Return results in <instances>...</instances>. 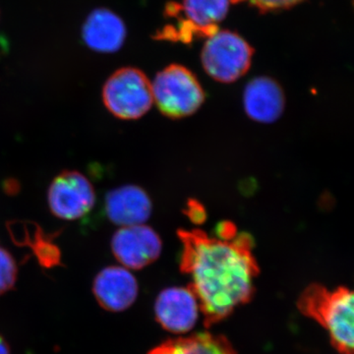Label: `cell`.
Listing matches in <instances>:
<instances>
[{"label":"cell","mask_w":354,"mask_h":354,"mask_svg":"<svg viewBox=\"0 0 354 354\" xmlns=\"http://www.w3.org/2000/svg\"><path fill=\"white\" fill-rule=\"evenodd\" d=\"M283 88L269 77H257L246 85L243 94L245 113L257 122L272 123L285 109Z\"/></svg>","instance_id":"12"},{"label":"cell","mask_w":354,"mask_h":354,"mask_svg":"<svg viewBox=\"0 0 354 354\" xmlns=\"http://www.w3.org/2000/svg\"><path fill=\"white\" fill-rule=\"evenodd\" d=\"M48 203L51 214L60 220H79L94 208V186L80 171L60 172L48 186Z\"/></svg>","instance_id":"7"},{"label":"cell","mask_w":354,"mask_h":354,"mask_svg":"<svg viewBox=\"0 0 354 354\" xmlns=\"http://www.w3.org/2000/svg\"><path fill=\"white\" fill-rule=\"evenodd\" d=\"M127 38V28L116 14L108 9H97L88 16L83 27V39L88 48L97 53L120 50Z\"/></svg>","instance_id":"13"},{"label":"cell","mask_w":354,"mask_h":354,"mask_svg":"<svg viewBox=\"0 0 354 354\" xmlns=\"http://www.w3.org/2000/svg\"><path fill=\"white\" fill-rule=\"evenodd\" d=\"M152 92L160 113L171 118L192 115L205 101L204 90L196 77L178 64L169 65L157 74Z\"/></svg>","instance_id":"4"},{"label":"cell","mask_w":354,"mask_h":354,"mask_svg":"<svg viewBox=\"0 0 354 354\" xmlns=\"http://www.w3.org/2000/svg\"><path fill=\"white\" fill-rule=\"evenodd\" d=\"M149 354H236L232 344L221 335L201 333L172 339L153 348Z\"/></svg>","instance_id":"14"},{"label":"cell","mask_w":354,"mask_h":354,"mask_svg":"<svg viewBox=\"0 0 354 354\" xmlns=\"http://www.w3.org/2000/svg\"><path fill=\"white\" fill-rule=\"evenodd\" d=\"M93 291L102 308L111 312L124 311L138 297V281L123 266H109L95 278Z\"/></svg>","instance_id":"10"},{"label":"cell","mask_w":354,"mask_h":354,"mask_svg":"<svg viewBox=\"0 0 354 354\" xmlns=\"http://www.w3.org/2000/svg\"><path fill=\"white\" fill-rule=\"evenodd\" d=\"M230 1H232V2H239V1H242V0H230Z\"/></svg>","instance_id":"18"},{"label":"cell","mask_w":354,"mask_h":354,"mask_svg":"<svg viewBox=\"0 0 354 354\" xmlns=\"http://www.w3.org/2000/svg\"><path fill=\"white\" fill-rule=\"evenodd\" d=\"M253 48L230 31H216L207 38L201 59L205 71L221 83L239 80L250 68Z\"/></svg>","instance_id":"6"},{"label":"cell","mask_w":354,"mask_h":354,"mask_svg":"<svg viewBox=\"0 0 354 354\" xmlns=\"http://www.w3.org/2000/svg\"><path fill=\"white\" fill-rule=\"evenodd\" d=\"M18 268L8 250L0 246V295L12 290L17 281Z\"/></svg>","instance_id":"15"},{"label":"cell","mask_w":354,"mask_h":354,"mask_svg":"<svg viewBox=\"0 0 354 354\" xmlns=\"http://www.w3.org/2000/svg\"><path fill=\"white\" fill-rule=\"evenodd\" d=\"M104 211L114 225L131 227L144 225L150 218L153 204L143 188L128 184L108 192L104 199Z\"/></svg>","instance_id":"11"},{"label":"cell","mask_w":354,"mask_h":354,"mask_svg":"<svg viewBox=\"0 0 354 354\" xmlns=\"http://www.w3.org/2000/svg\"><path fill=\"white\" fill-rule=\"evenodd\" d=\"M353 292L346 288L329 290L311 286L299 299V309L323 326L333 346L342 354H353Z\"/></svg>","instance_id":"2"},{"label":"cell","mask_w":354,"mask_h":354,"mask_svg":"<svg viewBox=\"0 0 354 354\" xmlns=\"http://www.w3.org/2000/svg\"><path fill=\"white\" fill-rule=\"evenodd\" d=\"M201 311L198 298L189 286L165 288L158 295L155 314L162 328L171 333L189 332L196 325Z\"/></svg>","instance_id":"9"},{"label":"cell","mask_w":354,"mask_h":354,"mask_svg":"<svg viewBox=\"0 0 354 354\" xmlns=\"http://www.w3.org/2000/svg\"><path fill=\"white\" fill-rule=\"evenodd\" d=\"M181 271L188 274L207 326L227 318L252 297L259 267L252 239L245 234L211 237L201 230H180Z\"/></svg>","instance_id":"1"},{"label":"cell","mask_w":354,"mask_h":354,"mask_svg":"<svg viewBox=\"0 0 354 354\" xmlns=\"http://www.w3.org/2000/svg\"><path fill=\"white\" fill-rule=\"evenodd\" d=\"M301 1L302 0H251L253 6L257 7L261 11L288 8Z\"/></svg>","instance_id":"16"},{"label":"cell","mask_w":354,"mask_h":354,"mask_svg":"<svg viewBox=\"0 0 354 354\" xmlns=\"http://www.w3.org/2000/svg\"><path fill=\"white\" fill-rule=\"evenodd\" d=\"M102 101L115 118L139 120L152 108V83L141 70L125 67L114 72L104 83Z\"/></svg>","instance_id":"5"},{"label":"cell","mask_w":354,"mask_h":354,"mask_svg":"<svg viewBox=\"0 0 354 354\" xmlns=\"http://www.w3.org/2000/svg\"><path fill=\"white\" fill-rule=\"evenodd\" d=\"M230 0H183L169 4L167 15L174 20L165 26L158 38L190 43L196 38H209L218 31L225 19Z\"/></svg>","instance_id":"3"},{"label":"cell","mask_w":354,"mask_h":354,"mask_svg":"<svg viewBox=\"0 0 354 354\" xmlns=\"http://www.w3.org/2000/svg\"><path fill=\"white\" fill-rule=\"evenodd\" d=\"M0 354H10L8 344H6L1 335H0Z\"/></svg>","instance_id":"17"},{"label":"cell","mask_w":354,"mask_h":354,"mask_svg":"<svg viewBox=\"0 0 354 354\" xmlns=\"http://www.w3.org/2000/svg\"><path fill=\"white\" fill-rule=\"evenodd\" d=\"M111 247L114 257L123 267L141 270L158 259L162 242L157 232L144 223L116 230Z\"/></svg>","instance_id":"8"}]
</instances>
